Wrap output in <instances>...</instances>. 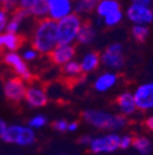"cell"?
<instances>
[{
  "mask_svg": "<svg viewBox=\"0 0 153 155\" xmlns=\"http://www.w3.org/2000/svg\"><path fill=\"white\" fill-rule=\"evenodd\" d=\"M82 20L79 14L71 12L61 20L56 21L58 25V38L59 43H73L77 40L79 31L82 26Z\"/></svg>",
  "mask_w": 153,
  "mask_h": 155,
  "instance_id": "277c9868",
  "label": "cell"
},
{
  "mask_svg": "<svg viewBox=\"0 0 153 155\" xmlns=\"http://www.w3.org/2000/svg\"><path fill=\"white\" fill-rule=\"evenodd\" d=\"M59 43L58 38V25L56 21L49 17L41 18L39 22L36 25L32 46L41 54H49L54 47Z\"/></svg>",
  "mask_w": 153,
  "mask_h": 155,
  "instance_id": "6da1fadb",
  "label": "cell"
},
{
  "mask_svg": "<svg viewBox=\"0 0 153 155\" xmlns=\"http://www.w3.org/2000/svg\"><path fill=\"white\" fill-rule=\"evenodd\" d=\"M22 58L26 61V62H33L37 59V57H38V51L32 46L30 48H26L23 52H22Z\"/></svg>",
  "mask_w": 153,
  "mask_h": 155,
  "instance_id": "4316f807",
  "label": "cell"
},
{
  "mask_svg": "<svg viewBox=\"0 0 153 155\" xmlns=\"http://www.w3.org/2000/svg\"><path fill=\"white\" fill-rule=\"evenodd\" d=\"M123 17H124V14H123V11H121V9H120V10H118V11H115V12H111V14H109L108 16L103 17L102 21H103V24H104L105 26L113 27V26H117L118 24H120L121 20H123Z\"/></svg>",
  "mask_w": 153,
  "mask_h": 155,
  "instance_id": "d4e9b609",
  "label": "cell"
},
{
  "mask_svg": "<svg viewBox=\"0 0 153 155\" xmlns=\"http://www.w3.org/2000/svg\"><path fill=\"white\" fill-rule=\"evenodd\" d=\"M9 22L8 11L6 10H0V33L6 31V26Z\"/></svg>",
  "mask_w": 153,
  "mask_h": 155,
  "instance_id": "f1b7e54d",
  "label": "cell"
},
{
  "mask_svg": "<svg viewBox=\"0 0 153 155\" xmlns=\"http://www.w3.org/2000/svg\"><path fill=\"white\" fill-rule=\"evenodd\" d=\"M6 123H5V121L4 120H2V118H0V135H2L3 134V132L5 130V128H6Z\"/></svg>",
  "mask_w": 153,
  "mask_h": 155,
  "instance_id": "e575fe53",
  "label": "cell"
},
{
  "mask_svg": "<svg viewBox=\"0 0 153 155\" xmlns=\"http://www.w3.org/2000/svg\"><path fill=\"white\" fill-rule=\"evenodd\" d=\"M48 92L41 84H30L26 89L25 101L28 106L33 108H39L47 105L48 102Z\"/></svg>",
  "mask_w": 153,
  "mask_h": 155,
  "instance_id": "8fae6325",
  "label": "cell"
},
{
  "mask_svg": "<svg viewBox=\"0 0 153 155\" xmlns=\"http://www.w3.org/2000/svg\"><path fill=\"white\" fill-rule=\"evenodd\" d=\"M89 155H105V154H97V153H91Z\"/></svg>",
  "mask_w": 153,
  "mask_h": 155,
  "instance_id": "74e56055",
  "label": "cell"
},
{
  "mask_svg": "<svg viewBox=\"0 0 153 155\" xmlns=\"http://www.w3.org/2000/svg\"><path fill=\"white\" fill-rule=\"evenodd\" d=\"M63 73L67 79L79 80L82 75V69H81L80 62H76V61L71 59L70 62H67L66 64L63 65Z\"/></svg>",
  "mask_w": 153,
  "mask_h": 155,
  "instance_id": "44dd1931",
  "label": "cell"
},
{
  "mask_svg": "<svg viewBox=\"0 0 153 155\" xmlns=\"http://www.w3.org/2000/svg\"><path fill=\"white\" fill-rule=\"evenodd\" d=\"M132 3L139 5H145V6H151L152 0H132Z\"/></svg>",
  "mask_w": 153,
  "mask_h": 155,
  "instance_id": "d6a6232c",
  "label": "cell"
},
{
  "mask_svg": "<svg viewBox=\"0 0 153 155\" xmlns=\"http://www.w3.org/2000/svg\"><path fill=\"white\" fill-rule=\"evenodd\" d=\"M0 138L5 143L16 144L20 147H30L36 142V132L30 126L11 124L6 126Z\"/></svg>",
  "mask_w": 153,
  "mask_h": 155,
  "instance_id": "3957f363",
  "label": "cell"
},
{
  "mask_svg": "<svg viewBox=\"0 0 153 155\" xmlns=\"http://www.w3.org/2000/svg\"><path fill=\"white\" fill-rule=\"evenodd\" d=\"M101 63L109 70H119L125 64L123 46L120 43L110 45L101 55Z\"/></svg>",
  "mask_w": 153,
  "mask_h": 155,
  "instance_id": "8992f818",
  "label": "cell"
},
{
  "mask_svg": "<svg viewBox=\"0 0 153 155\" xmlns=\"http://www.w3.org/2000/svg\"><path fill=\"white\" fill-rule=\"evenodd\" d=\"M82 120L93 128L102 130H110V132L123 129L127 123L126 117L123 114L118 116L103 110H93V108L86 110L82 113Z\"/></svg>",
  "mask_w": 153,
  "mask_h": 155,
  "instance_id": "7a4b0ae2",
  "label": "cell"
},
{
  "mask_svg": "<svg viewBox=\"0 0 153 155\" xmlns=\"http://www.w3.org/2000/svg\"><path fill=\"white\" fill-rule=\"evenodd\" d=\"M101 64V55L95 52H88L86 53L80 62L82 73H92L97 69Z\"/></svg>",
  "mask_w": 153,
  "mask_h": 155,
  "instance_id": "e0dca14e",
  "label": "cell"
},
{
  "mask_svg": "<svg viewBox=\"0 0 153 155\" xmlns=\"http://www.w3.org/2000/svg\"><path fill=\"white\" fill-rule=\"evenodd\" d=\"M4 49H5V48H4V45H3V41H2V37H0V54L3 53Z\"/></svg>",
  "mask_w": 153,
  "mask_h": 155,
  "instance_id": "d590c367",
  "label": "cell"
},
{
  "mask_svg": "<svg viewBox=\"0 0 153 155\" xmlns=\"http://www.w3.org/2000/svg\"><path fill=\"white\" fill-rule=\"evenodd\" d=\"M132 137L131 135H120V142H119V148L120 149H127L132 147Z\"/></svg>",
  "mask_w": 153,
  "mask_h": 155,
  "instance_id": "f546056e",
  "label": "cell"
},
{
  "mask_svg": "<svg viewBox=\"0 0 153 155\" xmlns=\"http://www.w3.org/2000/svg\"><path fill=\"white\" fill-rule=\"evenodd\" d=\"M126 16L133 25H149L153 22V10L151 6L132 3L126 10Z\"/></svg>",
  "mask_w": 153,
  "mask_h": 155,
  "instance_id": "9c48e42d",
  "label": "cell"
},
{
  "mask_svg": "<svg viewBox=\"0 0 153 155\" xmlns=\"http://www.w3.org/2000/svg\"><path fill=\"white\" fill-rule=\"evenodd\" d=\"M133 97H135L137 110H153V81L143 83L137 86L133 91Z\"/></svg>",
  "mask_w": 153,
  "mask_h": 155,
  "instance_id": "30bf717a",
  "label": "cell"
},
{
  "mask_svg": "<svg viewBox=\"0 0 153 155\" xmlns=\"http://www.w3.org/2000/svg\"><path fill=\"white\" fill-rule=\"evenodd\" d=\"M95 35H97L95 28L91 24H82L76 41H79L81 45H91L94 41Z\"/></svg>",
  "mask_w": 153,
  "mask_h": 155,
  "instance_id": "ffe728a7",
  "label": "cell"
},
{
  "mask_svg": "<svg viewBox=\"0 0 153 155\" xmlns=\"http://www.w3.org/2000/svg\"><path fill=\"white\" fill-rule=\"evenodd\" d=\"M146 126H147V128H148L149 130L153 132V116H152V117H148V118L146 120Z\"/></svg>",
  "mask_w": 153,
  "mask_h": 155,
  "instance_id": "836d02e7",
  "label": "cell"
},
{
  "mask_svg": "<svg viewBox=\"0 0 153 155\" xmlns=\"http://www.w3.org/2000/svg\"><path fill=\"white\" fill-rule=\"evenodd\" d=\"M58 155H66V154H58Z\"/></svg>",
  "mask_w": 153,
  "mask_h": 155,
  "instance_id": "ab89813d",
  "label": "cell"
},
{
  "mask_svg": "<svg viewBox=\"0 0 153 155\" xmlns=\"http://www.w3.org/2000/svg\"><path fill=\"white\" fill-rule=\"evenodd\" d=\"M119 142H120V135L115 132H110V133L102 134V135H98V137L92 138L88 144V148L91 153L110 154L120 149Z\"/></svg>",
  "mask_w": 153,
  "mask_h": 155,
  "instance_id": "5b68a950",
  "label": "cell"
},
{
  "mask_svg": "<svg viewBox=\"0 0 153 155\" xmlns=\"http://www.w3.org/2000/svg\"><path fill=\"white\" fill-rule=\"evenodd\" d=\"M47 124V117L44 114H34L32 118H30V121H28V124L27 126H30L32 129H41V128H43L44 126Z\"/></svg>",
  "mask_w": 153,
  "mask_h": 155,
  "instance_id": "484cf974",
  "label": "cell"
},
{
  "mask_svg": "<svg viewBox=\"0 0 153 155\" xmlns=\"http://www.w3.org/2000/svg\"><path fill=\"white\" fill-rule=\"evenodd\" d=\"M18 8L37 18L48 17V4L44 0H18Z\"/></svg>",
  "mask_w": 153,
  "mask_h": 155,
  "instance_id": "5bb4252c",
  "label": "cell"
},
{
  "mask_svg": "<svg viewBox=\"0 0 153 155\" xmlns=\"http://www.w3.org/2000/svg\"><path fill=\"white\" fill-rule=\"evenodd\" d=\"M118 10H120V4L118 0H99L97 6H95V11H97L101 18L108 16L111 12H115Z\"/></svg>",
  "mask_w": 153,
  "mask_h": 155,
  "instance_id": "d6986e66",
  "label": "cell"
},
{
  "mask_svg": "<svg viewBox=\"0 0 153 155\" xmlns=\"http://www.w3.org/2000/svg\"><path fill=\"white\" fill-rule=\"evenodd\" d=\"M9 2H11V0H0V3H3L4 5H5V4H8Z\"/></svg>",
  "mask_w": 153,
  "mask_h": 155,
  "instance_id": "8d00e7d4",
  "label": "cell"
},
{
  "mask_svg": "<svg viewBox=\"0 0 153 155\" xmlns=\"http://www.w3.org/2000/svg\"><path fill=\"white\" fill-rule=\"evenodd\" d=\"M99 0H77L73 5V10L76 14L82 15V14H88L93 10H95Z\"/></svg>",
  "mask_w": 153,
  "mask_h": 155,
  "instance_id": "7402d4cb",
  "label": "cell"
},
{
  "mask_svg": "<svg viewBox=\"0 0 153 155\" xmlns=\"http://www.w3.org/2000/svg\"><path fill=\"white\" fill-rule=\"evenodd\" d=\"M131 35L135 41L143 42L149 35V28L147 27V25H133L131 28Z\"/></svg>",
  "mask_w": 153,
  "mask_h": 155,
  "instance_id": "cb8c5ba5",
  "label": "cell"
},
{
  "mask_svg": "<svg viewBox=\"0 0 153 155\" xmlns=\"http://www.w3.org/2000/svg\"><path fill=\"white\" fill-rule=\"evenodd\" d=\"M91 139H92V138L89 137V135L83 134V135H81V137H80L79 142H80V144H81V145H87V147H88V144H89Z\"/></svg>",
  "mask_w": 153,
  "mask_h": 155,
  "instance_id": "4dcf8cb0",
  "label": "cell"
},
{
  "mask_svg": "<svg viewBox=\"0 0 153 155\" xmlns=\"http://www.w3.org/2000/svg\"><path fill=\"white\" fill-rule=\"evenodd\" d=\"M44 2H45L47 4H49V3H52V2H55V0H44Z\"/></svg>",
  "mask_w": 153,
  "mask_h": 155,
  "instance_id": "f35d334b",
  "label": "cell"
},
{
  "mask_svg": "<svg viewBox=\"0 0 153 155\" xmlns=\"http://www.w3.org/2000/svg\"><path fill=\"white\" fill-rule=\"evenodd\" d=\"M75 53L76 51H75L73 43H58L54 47V49L49 53V55L54 64L63 67L64 64L73 59Z\"/></svg>",
  "mask_w": 153,
  "mask_h": 155,
  "instance_id": "7c38bea8",
  "label": "cell"
},
{
  "mask_svg": "<svg viewBox=\"0 0 153 155\" xmlns=\"http://www.w3.org/2000/svg\"><path fill=\"white\" fill-rule=\"evenodd\" d=\"M77 129H79V122H75V121L69 122V127H67L69 132H76Z\"/></svg>",
  "mask_w": 153,
  "mask_h": 155,
  "instance_id": "1f68e13d",
  "label": "cell"
},
{
  "mask_svg": "<svg viewBox=\"0 0 153 155\" xmlns=\"http://www.w3.org/2000/svg\"><path fill=\"white\" fill-rule=\"evenodd\" d=\"M73 5L71 0H55L48 4V17L54 21H59L71 14Z\"/></svg>",
  "mask_w": 153,
  "mask_h": 155,
  "instance_id": "4fadbf2b",
  "label": "cell"
},
{
  "mask_svg": "<svg viewBox=\"0 0 153 155\" xmlns=\"http://www.w3.org/2000/svg\"><path fill=\"white\" fill-rule=\"evenodd\" d=\"M4 62L15 71V74L21 78L25 81H30L32 79V71L27 65V62L16 52H6L4 55Z\"/></svg>",
  "mask_w": 153,
  "mask_h": 155,
  "instance_id": "52a82bcc",
  "label": "cell"
},
{
  "mask_svg": "<svg viewBox=\"0 0 153 155\" xmlns=\"http://www.w3.org/2000/svg\"><path fill=\"white\" fill-rule=\"evenodd\" d=\"M0 37H2L4 48L8 52H16L18 48L21 47L22 40H21V37L18 36L17 33H15V32H8V31H5L3 33H0Z\"/></svg>",
  "mask_w": 153,
  "mask_h": 155,
  "instance_id": "ac0fdd59",
  "label": "cell"
},
{
  "mask_svg": "<svg viewBox=\"0 0 153 155\" xmlns=\"http://www.w3.org/2000/svg\"><path fill=\"white\" fill-rule=\"evenodd\" d=\"M117 83H118V75L114 73V70H108L95 78L93 87L98 92H107L115 86Z\"/></svg>",
  "mask_w": 153,
  "mask_h": 155,
  "instance_id": "9a60e30c",
  "label": "cell"
},
{
  "mask_svg": "<svg viewBox=\"0 0 153 155\" xmlns=\"http://www.w3.org/2000/svg\"><path fill=\"white\" fill-rule=\"evenodd\" d=\"M117 105H118V108H119V111L123 116H131L137 110L135 97H133V94H131V92L120 94L118 96Z\"/></svg>",
  "mask_w": 153,
  "mask_h": 155,
  "instance_id": "2e32d148",
  "label": "cell"
},
{
  "mask_svg": "<svg viewBox=\"0 0 153 155\" xmlns=\"http://www.w3.org/2000/svg\"><path fill=\"white\" fill-rule=\"evenodd\" d=\"M26 89H27L26 81L18 76L8 79L3 87L4 95L6 96V99L12 102H20V101L25 100Z\"/></svg>",
  "mask_w": 153,
  "mask_h": 155,
  "instance_id": "ba28073f",
  "label": "cell"
},
{
  "mask_svg": "<svg viewBox=\"0 0 153 155\" xmlns=\"http://www.w3.org/2000/svg\"><path fill=\"white\" fill-rule=\"evenodd\" d=\"M67 127H69V122L66 120H56L53 123V128L56 132H67Z\"/></svg>",
  "mask_w": 153,
  "mask_h": 155,
  "instance_id": "83f0119b",
  "label": "cell"
},
{
  "mask_svg": "<svg viewBox=\"0 0 153 155\" xmlns=\"http://www.w3.org/2000/svg\"><path fill=\"white\" fill-rule=\"evenodd\" d=\"M132 147L141 155H148L152 150V145H151L149 139H147L145 137H137L135 139H132Z\"/></svg>",
  "mask_w": 153,
  "mask_h": 155,
  "instance_id": "603a6c76",
  "label": "cell"
}]
</instances>
